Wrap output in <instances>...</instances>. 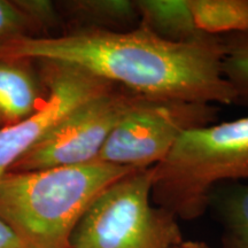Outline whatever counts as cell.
Returning a JSON list of instances; mask_svg holds the SVG:
<instances>
[{"label": "cell", "instance_id": "1", "mask_svg": "<svg viewBox=\"0 0 248 248\" xmlns=\"http://www.w3.org/2000/svg\"><path fill=\"white\" fill-rule=\"evenodd\" d=\"M222 38H160L140 26L128 31L80 29L57 37L20 35L0 42V60L59 62L139 95L208 105L240 104L224 77Z\"/></svg>", "mask_w": 248, "mask_h": 248}, {"label": "cell", "instance_id": "2", "mask_svg": "<svg viewBox=\"0 0 248 248\" xmlns=\"http://www.w3.org/2000/svg\"><path fill=\"white\" fill-rule=\"evenodd\" d=\"M132 170L95 161L8 172L0 178V216L28 248H70L71 234L92 201Z\"/></svg>", "mask_w": 248, "mask_h": 248}, {"label": "cell", "instance_id": "3", "mask_svg": "<svg viewBox=\"0 0 248 248\" xmlns=\"http://www.w3.org/2000/svg\"><path fill=\"white\" fill-rule=\"evenodd\" d=\"M152 169L153 202L178 221L199 218L217 187L248 179V116L184 133Z\"/></svg>", "mask_w": 248, "mask_h": 248}, {"label": "cell", "instance_id": "4", "mask_svg": "<svg viewBox=\"0 0 248 248\" xmlns=\"http://www.w3.org/2000/svg\"><path fill=\"white\" fill-rule=\"evenodd\" d=\"M152 185V168L108 185L80 217L70 248H181L178 219L153 202Z\"/></svg>", "mask_w": 248, "mask_h": 248}, {"label": "cell", "instance_id": "5", "mask_svg": "<svg viewBox=\"0 0 248 248\" xmlns=\"http://www.w3.org/2000/svg\"><path fill=\"white\" fill-rule=\"evenodd\" d=\"M217 113L214 105L144 97L113 130L97 161L130 169L152 168L184 133L215 123Z\"/></svg>", "mask_w": 248, "mask_h": 248}, {"label": "cell", "instance_id": "6", "mask_svg": "<svg viewBox=\"0 0 248 248\" xmlns=\"http://www.w3.org/2000/svg\"><path fill=\"white\" fill-rule=\"evenodd\" d=\"M142 98L144 95L116 86L91 99L73 111L11 170L35 171L95 162L113 130Z\"/></svg>", "mask_w": 248, "mask_h": 248}, {"label": "cell", "instance_id": "7", "mask_svg": "<svg viewBox=\"0 0 248 248\" xmlns=\"http://www.w3.org/2000/svg\"><path fill=\"white\" fill-rule=\"evenodd\" d=\"M43 62L46 69V98L26 119L0 128V178L73 111L117 86L70 64Z\"/></svg>", "mask_w": 248, "mask_h": 248}, {"label": "cell", "instance_id": "8", "mask_svg": "<svg viewBox=\"0 0 248 248\" xmlns=\"http://www.w3.org/2000/svg\"><path fill=\"white\" fill-rule=\"evenodd\" d=\"M42 100L35 77L26 67L0 60V125H12L26 119Z\"/></svg>", "mask_w": 248, "mask_h": 248}, {"label": "cell", "instance_id": "9", "mask_svg": "<svg viewBox=\"0 0 248 248\" xmlns=\"http://www.w3.org/2000/svg\"><path fill=\"white\" fill-rule=\"evenodd\" d=\"M136 5L139 26L160 38L187 42L202 35L195 28L188 0H136Z\"/></svg>", "mask_w": 248, "mask_h": 248}, {"label": "cell", "instance_id": "10", "mask_svg": "<svg viewBox=\"0 0 248 248\" xmlns=\"http://www.w3.org/2000/svg\"><path fill=\"white\" fill-rule=\"evenodd\" d=\"M214 203L222 225V248H248V185L217 187L210 206Z\"/></svg>", "mask_w": 248, "mask_h": 248}, {"label": "cell", "instance_id": "11", "mask_svg": "<svg viewBox=\"0 0 248 248\" xmlns=\"http://www.w3.org/2000/svg\"><path fill=\"white\" fill-rule=\"evenodd\" d=\"M197 30L225 36L248 30V0H188Z\"/></svg>", "mask_w": 248, "mask_h": 248}, {"label": "cell", "instance_id": "12", "mask_svg": "<svg viewBox=\"0 0 248 248\" xmlns=\"http://www.w3.org/2000/svg\"><path fill=\"white\" fill-rule=\"evenodd\" d=\"M68 7L91 23L89 29L128 31L139 26L136 0H82L70 2Z\"/></svg>", "mask_w": 248, "mask_h": 248}, {"label": "cell", "instance_id": "13", "mask_svg": "<svg viewBox=\"0 0 248 248\" xmlns=\"http://www.w3.org/2000/svg\"><path fill=\"white\" fill-rule=\"evenodd\" d=\"M224 55L223 74L240 98V104H248V30L221 36Z\"/></svg>", "mask_w": 248, "mask_h": 248}, {"label": "cell", "instance_id": "14", "mask_svg": "<svg viewBox=\"0 0 248 248\" xmlns=\"http://www.w3.org/2000/svg\"><path fill=\"white\" fill-rule=\"evenodd\" d=\"M29 21V17L18 5L0 0V42L20 36V31L27 27Z\"/></svg>", "mask_w": 248, "mask_h": 248}, {"label": "cell", "instance_id": "15", "mask_svg": "<svg viewBox=\"0 0 248 248\" xmlns=\"http://www.w3.org/2000/svg\"><path fill=\"white\" fill-rule=\"evenodd\" d=\"M17 5L29 20L31 18L47 27L54 26L58 22V13L51 1H21Z\"/></svg>", "mask_w": 248, "mask_h": 248}, {"label": "cell", "instance_id": "16", "mask_svg": "<svg viewBox=\"0 0 248 248\" xmlns=\"http://www.w3.org/2000/svg\"><path fill=\"white\" fill-rule=\"evenodd\" d=\"M0 248H28L20 234L1 216H0Z\"/></svg>", "mask_w": 248, "mask_h": 248}, {"label": "cell", "instance_id": "17", "mask_svg": "<svg viewBox=\"0 0 248 248\" xmlns=\"http://www.w3.org/2000/svg\"><path fill=\"white\" fill-rule=\"evenodd\" d=\"M181 248H209L206 244L198 243V241H184Z\"/></svg>", "mask_w": 248, "mask_h": 248}, {"label": "cell", "instance_id": "18", "mask_svg": "<svg viewBox=\"0 0 248 248\" xmlns=\"http://www.w3.org/2000/svg\"><path fill=\"white\" fill-rule=\"evenodd\" d=\"M0 128H1V125H0Z\"/></svg>", "mask_w": 248, "mask_h": 248}]
</instances>
